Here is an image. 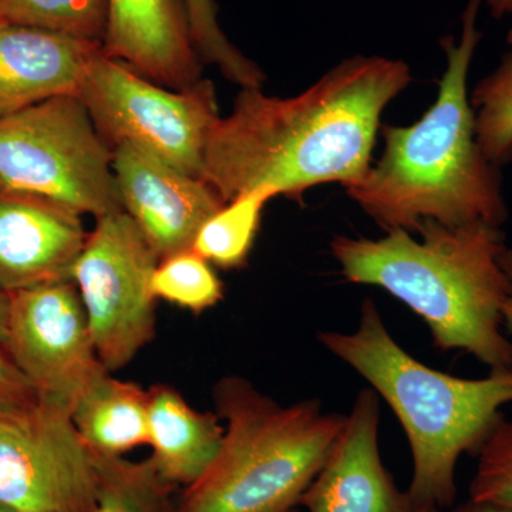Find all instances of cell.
Masks as SVG:
<instances>
[{"instance_id": "6da1fadb", "label": "cell", "mask_w": 512, "mask_h": 512, "mask_svg": "<svg viewBox=\"0 0 512 512\" xmlns=\"http://www.w3.org/2000/svg\"><path fill=\"white\" fill-rule=\"evenodd\" d=\"M412 80L402 60L355 56L288 99L244 87L212 128L201 180L225 204L258 188L301 200L316 185L359 183L384 109Z\"/></svg>"}, {"instance_id": "7a4b0ae2", "label": "cell", "mask_w": 512, "mask_h": 512, "mask_svg": "<svg viewBox=\"0 0 512 512\" xmlns=\"http://www.w3.org/2000/svg\"><path fill=\"white\" fill-rule=\"evenodd\" d=\"M481 0H468L460 40H441L447 57L439 96L417 123L384 126L382 156L359 183L345 190L386 229L417 234L424 221L503 227L508 218L500 167L476 137L468 96L471 60L480 43Z\"/></svg>"}, {"instance_id": "3957f363", "label": "cell", "mask_w": 512, "mask_h": 512, "mask_svg": "<svg viewBox=\"0 0 512 512\" xmlns=\"http://www.w3.org/2000/svg\"><path fill=\"white\" fill-rule=\"evenodd\" d=\"M417 234L421 241L404 229L379 239L338 235L330 251L346 281L382 288L417 313L437 349L461 350L490 370L512 367L503 318L512 274L503 229L427 220Z\"/></svg>"}, {"instance_id": "277c9868", "label": "cell", "mask_w": 512, "mask_h": 512, "mask_svg": "<svg viewBox=\"0 0 512 512\" xmlns=\"http://www.w3.org/2000/svg\"><path fill=\"white\" fill-rule=\"evenodd\" d=\"M318 340L356 370L402 423L413 456L407 494L414 507H450L456 500L457 464L483 446L512 403V367L464 379L431 369L393 339L372 299L360 309L353 333L322 330Z\"/></svg>"}, {"instance_id": "5b68a950", "label": "cell", "mask_w": 512, "mask_h": 512, "mask_svg": "<svg viewBox=\"0 0 512 512\" xmlns=\"http://www.w3.org/2000/svg\"><path fill=\"white\" fill-rule=\"evenodd\" d=\"M215 414L225 421L220 450L183 488L177 512H292L318 476L346 416L318 399L282 406L242 376L215 384Z\"/></svg>"}, {"instance_id": "8992f818", "label": "cell", "mask_w": 512, "mask_h": 512, "mask_svg": "<svg viewBox=\"0 0 512 512\" xmlns=\"http://www.w3.org/2000/svg\"><path fill=\"white\" fill-rule=\"evenodd\" d=\"M0 187L96 220L124 211L113 147L79 97H53L0 119Z\"/></svg>"}, {"instance_id": "52a82bcc", "label": "cell", "mask_w": 512, "mask_h": 512, "mask_svg": "<svg viewBox=\"0 0 512 512\" xmlns=\"http://www.w3.org/2000/svg\"><path fill=\"white\" fill-rule=\"evenodd\" d=\"M77 97L111 147L131 144L201 178L208 138L221 119L211 80L185 90L165 89L100 52Z\"/></svg>"}, {"instance_id": "ba28073f", "label": "cell", "mask_w": 512, "mask_h": 512, "mask_svg": "<svg viewBox=\"0 0 512 512\" xmlns=\"http://www.w3.org/2000/svg\"><path fill=\"white\" fill-rule=\"evenodd\" d=\"M160 262L124 211L96 220L70 279L82 299L97 356L110 373L130 365L156 338V296L151 289Z\"/></svg>"}, {"instance_id": "9c48e42d", "label": "cell", "mask_w": 512, "mask_h": 512, "mask_svg": "<svg viewBox=\"0 0 512 512\" xmlns=\"http://www.w3.org/2000/svg\"><path fill=\"white\" fill-rule=\"evenodd\" d=\"M96 456L60 404L37 399L0 414V503L22 512H93Z\"/></svg>"}, {"instance_id": "30bf717a", "label": "cell", "mask_w": 512, "mask_h": 512, "mask_svg": "<svg viewBox=\"0 0 512 512\" xmlns=\"http://www.w3.org/2000/svg\"><path fill=\"white\" fill-rule=\"evenodd\" d=\"M5 349L37 399L69 412L90 386L110 373L97 356L73 281L10 292Z\"/></svg>"}, {"instance_id": "8fae6325", "label": "cell", "mask_w": 512, "mask_h": 512, "mask_svg": "<svg viewBox=\"0 0 512 512\" xmlns=\"http://www.w3.org/2000/svg\"><path fill=\"white\" fill-rule=\"evenodd\" d=\"M113 171L124 212L160 261L190 251L202 224L225 205L201 178L128 143L113 148Z\"/></svg>"}, {"instance_id": "7c38bea8", "label": "cell", "mask_w": 512, "mask_h": 512, "mask_svg": "<svg viewBox=\"0 0 512 512\" xmlns=\"http://www.w3.org/2000/svg\"><path fill=\"white\" fill-rule=\"evenodd\" d=\"M380 397L360 390L318 476L303 493L306 512H416L394 483L379 446Z\"/></svg>"}, {"instance_id": "4fadbf2b", "label": "cell", "mask_w": 512, "mask_h": 512, "mask_svg": "<svg viewBox=\"0 0 512 512\" xmlns=\"http://www.w3.org/2000/svg\"><path fill=\"white\" fill-rule=\"evenodd\" d=\"M82 215L33 195L0 187V289L72 281L84 247Z\"/></svg>"}, {"instance_id": "5bb4252c", "label": "cell", "mask_w": 512, "mask_h": 512, "mask_svg": "<svg viewBox=\"0 0 512 512\" xmlns=\"http://www.w3.org/2000/svg\"><path fill=\"white\" fill-rule=\"evenodd\" d=\"M101 52L165 89L202 79L184 0H109Z\"/></svg>"}, {"instance_id": "9a60e30c", "label": "cell", "mask_w": 512, "mask_h": 512, "mask_svg": "<svg viewBox=\"0 0 512 512\" xmlns=\"http://www.w3.org/2000/svg\"><path fill=\"white\" fill-rule=\"evenodd\" d=\"M99 43L0 22V119L60 96H79Z\"/></svg>"}, {"instance_id": "2e32d148", "label": "cell", "mask_w": 512, "mask_h": 512, "mask_svg": "<svg viewBox=\"0 0 512 512\" xmlns=\"http://www.w3.org/2000/svg\"><path fill=\"white\" fill-rule=\"evenodd\" d=\"M148 390V446L161 477L175 487H188L211 466L224 426L215 413L200 412L168 384Z\"/></svg>"}, {"instance_id": "e0dca14e", "label": "cell", "mask_w": 512, "mask_h": 512, "mask_svg": "<svg viewBox=\"0 0 512 512\" xmlns=\"http://www.w3.org/2000/svg\"><path fill=\"white\" fill-rule=\"evenodd\" d=\"M72 420L93 454L124 457L148 446V390L140 384L101 376L74 404Z\"/></svg>"}, {"instance_id": "ac0fdd59", "label": "cell", "mask_w": 512, "mask_h": 512, "mask_svg": "<svg viewBox=\"0 0 512 512\" xmlns=\"http://www.w3.org/2000/svg\"><path fill=\"white\" fill-rule=\"evenodd\" d=\"M275 197L269 188H258L227 202L202 224L192 251L221 269L244 268L261 228L266 202Z\"/></svg>"}, {"instance_id": "d6986e66", "label": "cell", "mask_w": 512, "mask_h": 512, "mask_svg": "<svg viewBox=\"0 0 512 512\" xmlns=\"http://www.w3.org/2000/svg\"><path fill=\"white\" fill-rule=\"evenodd\" d=\"M96 461L99 500L93 512H177L178 488L158 474L150 457L96 456Z\"/></svg>"}, {"instance_id": "ffe728a7", "label": "cell", "mask_w": 512, "mask_h": 512, "mask_svg": "<svg viewBox=\"0 0 512 512\" xmlns=\"http://www.w3.org/2000/svg\"><path fill=\"white\" fill-rule=\"evenodd\" d=\"M109 0H0V22L103 45Z\"/></svg>"}, {"instance_id": "44dd1931", "label": "cell", "mask_w": 512, "mask_h": 512, "mask_svg": "<svg viewBox=\"0 0 512 512\" xmlns=\"http://www.w3.org/2000/svg\"><path fill=\"white\" fill-rule=\"evenodd\" d=\"M476 114V137L485 157L501 165L512 161V52L490 76L474 87L470 97Z\"/></svg>"}, {"instance_id": "7402d4cb", "label": "cell", "mask_w": 512, "mask_h": 512, "mask_svg": "<svg viewBox=\"0 0 512 512\" xmlns=\"http://www.w3.org/2000/svg\"><path fill=\"white\" fill-rule=\"evenodd\" d=\"M151 289L156 299L195 315L215 308L224 299L220 276L192 249L161 259L151 278Z\"/></svg>"}, {"instance_id": "603a6c76", "label": "cell", "mask_w": 512, "mask_h": 512, "mask_svg": "<svg viewBox=\"0 0 512 512\" xmlns=\"http://www.w3.org/2000/svg\"><path fill=\"white\" fill-rule=\"evenodd\" d=\"M195 49L204 62L220 69L228 82L244 87H262L265 73L261 67L229 42L218 22L215 0H184Z\"/></svg>"}, {"instance_id": "cb8c5ba5", "label": "cell", "mask_w": 512, "mask_h": 512, "mask_svg": "<svg viewBox=\"0 0 512 512\" xmlns=\"http://www.w3.org/2000/svg\"><path fill=\"white\" fill-rule=\"evenodd\" d=\"M476 456L470 500L512 511V419L498 420Z\"/></svg>"}, {"instance_id": "d4e9b609", "label": "cell", "mask_w": 512, "mask_h": 512, "mask_svg": "<svg viewBox=\"0 0 512 512\" xmlns=\"http://www.w3.org/2000/svg\"><path fill=\"white\" fill-rule=\"evenodd\" d=\"M36 400L37 394L32 384L0 345V414L25 409Z\"/></svg>"}, {"instance_id": "484cf974", "label": "cell", "mask_w": 512, "mask_h": 512, "mask_svg": "<svg viewBox=\"0 0 512 512\" xmlns=\"http://www.w3.org/2000/svg\"><path fill=\"white\" fill-rule=\"evenodd\" d=\"M9 293L0 289V345L5 348L8 338Z\"/></svg>"}, {"instance_id": "4316f807", "label": "cell", "mask_w": 512, "mask_h": 512, "mask_svg": "<svg viewBox=\"0 0 512 512\" xmlns=\"http://www.w3.org/2000/svg\"><path fill=\"white\" fill-rule=\"evenodd\" d=\"M487 5L494 18L501 19L512 15V0H487ZM507 40L512 45V28L508 32Z\"/></svg>"}, {"instance_id": "83f0119b", "label": "cell", "mask_w": 512, "mask_h": 512, "mask_svg": "<svg viewBox=\"0 0 512 512\" xmlns=\"http://www.w3.org/2000/svg\"><path fill=\"white\" fill-rule=\"evenodd\" d=\"M450 512H512L505 510V508L497 507V505L474 503V501H468V503L460 505V507L454 508Z\"/></svg>"}, {"instance_id": "f1b7e54d", "label": "cell", "mask_w": 512, "mask_h": 512, "mask_svg": "<svg viewBox=\"0 0 512 512\" xmlns=\"http://www.w3.org/2000/svg\"><path fill=\"white\" fill-rule=\"evenodd\" d=\"M508 265H510L511 274H512V248L508 251ZM503 318H504V328L508 330V333L512 335V295L508 298V301L505 302L503 308Z\"/></svg>"}, {"instance_id": "f546056e", "label": "cell", "mask_w": 512, "mask_h": 512, "mask_svg": "<svg viewBox=\"0 0 512 512\" xmlns=\"http://www.w3.org/2000/svg\"><path fill=\"white\" fill-rule=\"evenodd\" d=\"M0 512H22L19 510H16V508L9 507V505L0 503Z\"/></svg>"}, {"instance_id": "4dcf8cb0", "label": "cell", "mask_w": 512, "mask_h": 512, "mask_svg": "<svg viewBox=\"0 0 512 512\" xmlns=\"http://www.w3.org/2000/svg\"><path fill=\"white\" fill-rule=\"evenodd\" d=\"M416 512H440V508H437V507H420V508H417Z\"/></svg>"}, {"instance_id": "1f68e13d", "label": "cell", "mask_w": 512, "mask_h": 512, "mask_svg": "<svg viewBox=\"0 0 512 512\" xmlns=\"http://www.w3.org/2000/svg\"><path fill=\"white\" fill-rule=\"evenodd\" d=\"M292 512H302V511L298 510V508H296V510H293Z\"/></svg>"}]
</instances>
